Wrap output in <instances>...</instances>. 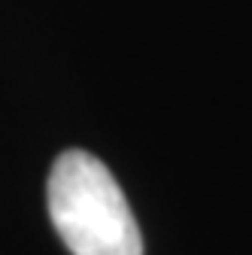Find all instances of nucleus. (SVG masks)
<instances>
[{
  "label": "nucleus",
  "instance_id": "nucleus-1",
  "mask_svg": "<svg viewBox=\"0 0 252 255\" xmlns=\"http://www.w3.org/2000/svg\"><path fill=\"white\" fill-rule=\"evenodd\" d=\"M49 216L73 255H143L140 225L104 161L70 149L49 173Z\"/></svg>",
  "mask_w": 252,
  "mask_h": 255
}]
</instances>
